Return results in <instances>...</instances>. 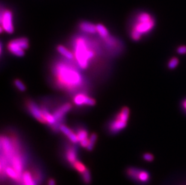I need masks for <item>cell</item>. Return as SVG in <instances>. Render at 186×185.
<instances>
[{
	"label": "cell",
	"mask_w": 186,
	"mask_h": 185,
	"mask_svg": "<svg viewBox=\"0 0 186 185\" xmlns=\"http://www.w3.org/2000/svg\"><path fill=\"white\" fill-rule=\"evenodd\" d=\"M130 115V110L127 107H124L121 111L118 113L116 117L119 119L124 121L125 122H128Z\"/></svg>",
	"instance_id": "17"
},
{
	"label": "cell",
	"mask_w": 186,
	"mask_h": 185,
	"mask_svg": "<svg viewBox=\"0 0 186 185\" xmlns=\"http://www.w3.org/2000/svg\"><path fill=\"white\" fill-rule=\"evenodd\" d=\"M80 29L85 33L95 34L97 33V25L88 21H82L79 25Z\"/></svg>",
	"instance_id": "12"
},
{
	"label": "cell",
	"mask_w": 186,
	"mask_h": 185,
	"mask_svg": "<svg viewBox=\"0 0 186 185\" xmlns=\"http://www.w3.org/2000/svg\"><path fill=\"white\" fill-rule=\"evenodd\" d=\"M182 107H183L184 110L186 111V100L184 101V102H182Z\"/></svg>",
	"instance_id": "29"
},
{
	"label": "cell",
	"mask_w": 186,
	"mask_h": 185,
	"mask_svg": "<svg viewBox=\"0 0 186 185\" xmlns=\"http://www.w3.org/2000/svg\"><path fill=\"white\" fill-rule=\"evenodd\" d=\"M57 50L62 56H63L66 59L68 60H72L74 58L73 52L68 50L63 45H58L57 48Z\"/></svg>",
	"instance_id": "13"
},
{
	"label": "cell",
	"mask_w": 186,
	"mask_h": 185,
	"mask_svg": "<svg viewBox=\"0 0 186 185\" xmlns=\"http://www.w3.org/2000/svg\"><path fill=\"white\" fill-rule=\"evenodd\" d=\"M82 181L86 184H89L91 181V176L90 171L86 169V170L82 172Z\"/></svg>",
	"instance_id": "22"
},
{
	"label": "cell",
	"mask_w": 186,
	"mask_h": 185,
	"mask_svg": "<svg viewBox=\"0 0 186 185\" xmlns=\"http://www.w3.org/2000/svg\"><path fill=\"white\" fill-rule=\"evenodd\" d=\"M127 173L130 178L141 183H146L149 180V174L147 171L136 168H130Z\"/></svg>",
	"instance_id": "6"
},
{
	"label": "cell",
	"mask_w": 186,
	"mask_h": 185,
	"mask_svg": "<svg viewBox=\"0 0 186 185\" xmlns=\"http://www.w3.org/2000/svg\"><path fill=\"white\" fill-rule=\"evenodd\" d=\"M127 123V122L122 121L116 117V119L113 120L109 126V131L113 134H117L126 127Z\"/></svg>",
	"instance_id": "11"
},
{
	"label": "cell",
	"mask_w": 186,
	"mask_h": 185,
	"mask_svg": "<svg viewBox=\"0 0 186 185\" xmlns=\"http://www.w3.org/2000/svg\"><path fill=\"white\" fill-rule=\"evenodd\" d=\"M8 48L10 52H11L12 54L16 57H21L24 55L25 50L23 49L19 45V43L16 42V39H14L9 43L8 45Z\"/></svg>",
	"instance_id": "10"
},
{
	"label": "cell",
	"mask_w": 186,
	"mask_h": 185,
	"mask_svg": "<svg viewBox=\"0 0 186 185\" xmlns=\"http://www.w3.org/2000/svg\"><path fill=\"white\" fill-rule=\"evenodd\" d=\"M0 22H1V32L3 30L8 34H12L14 32V27L13 22V13L10 10L1 9L0 15Z\"/></svg>",
	"instance_id": "4"
},
{
	"label": "cell",
	"mask_w": 186,
	"mask_h": 185,
	"mask_svg": "<svg viewBox=\"0 0 186 185\" xmlns=\"http://www.w3.org/2000/svg\"><path fill=\"white\" fill-rule=\"evenodd\" d=\"M74 145H68L65 148L64 155L68 163L72 165L77 160V150Z\"/></svg>",
	"instance_id": "9"
},
{
	"label": "cell",
	"mask_w": 186,
	"mask_h": 185,
	"mask_svg": "<svg viewBox=\"0 0 186 185\" xmlns=\"http://www.w3.org/2000/svg\"><path fill=\"white\" fill-rule=\"evenodd\" d=\"M72 166L76 169L79 172H80L81 174H82V172H84L86 170V168L85 167V166L81 163L80 162V161L78 160H76L72 165Z\"/></svg>",
	"instance_id": "20"
},
{
	"label": "cell",
	"mask_w": 186,
	"mask_h": 185,
	"mask_svg": "<svg viewBox=\"0 0 186 185\" xmlns=\"http://www.w3.org/2000/svg\"><path fill=\"white\" fill-rule=\"evenodd\" d=\"M54 74L58 85L68 91L77 90L83 85L82 75L71 63H57L54 67Z\"/></svg>",
	"instance_id": "1"
},
{
	"label": "cell",
	"mask_w": 186,
	"mask_h": 185,
	"mask_svg": "<svg viewBox=\"0 0 186 185\" xmlns=\"http://www.w3.org/2000/svg\"><path fill=\"white\" fill-rule=\"evenodd\" d=\"M73 45L74 55L78 66L81 69H87L96 55L92 43L83 37H78Z\"/></svg>",
	"instance_id": "2"
},
{
	"label": "cell",
	"mask_w": 186,
	"mask_h": 185,
	"mask_svg": "<svg viewBox=\"0 0 186 185\" xmlns=\"http://www.w3.org/2000/svg\"><path fill=\"white\" fill-rule=\"evenodd\" d=\"M154 18L149 13L142 12L136 17L131 31V37L134 41L140 40L145 34H148L155 27Z\"/></svg>",
	"instance_id": "3"
},
{
	"label": "cell",
	"mask_w": 186,
	"mask_h": 185,
	"mask_svg": "<svg viewBox=\"0 0 186 185\" xmlns=\"http://www.w3.org/2000/svg\"><path fill=\"white\" fill-rule=\"evenodd\" d=\"M72 105L70 103H65L57 108L52 113L55 120L56 125L52 128L54 131H57L60 129V126L64 120L66 114L71 110Z\"/></svg>",
	"instance_id": "5"
},
{
	"label": "cell",
	"mask_w": 186,
	"mask_h": 185,
	"mask_svg": "<svg viewBox=\"0 0 186 185\" xmlns=\"http://www.w3.org/2000/svg\"><path fill=\"white\" fill-rule=\"evenodd\" d=\"M178 64V60L176 58H172L169 62L168 67L170 69H174Z\"/></svg>",
	"instance_id": "24"
},
{
	"label": "cell",
	"mask_w": 186,
	"mask_h": 185,
	"mask_svg": "<svg viewBox=\"0 0 186 185\" xmlns=\"http://www.w3.org/2000/svg\"><path fill=\"white\" fill-rule=\"evenodd\" d=\"M16 87L21 91H24L26 90V85L23 84V82L20 79H16L14 82Z\"/></svg>",
	"instance_id": "23"
},
{
	"label": "cell",
	"mask_w": 186,
	"mask_h": 185,
	"mask_svg": "<svg viewBox=\"0 0 186 185\" xmlns=\"http://www.w3.org/2000/svg\"><path fill=\"white\" fill-rule=\"evenodd\" d=\"M5 172L8 176L14 180H19L20 179L21 175L16 171V170L14 169L13 167L7 166L5 168Z\"/></svg>",
	"instance_id": "15"
},
{
	"label": "cell",
	"mask_w": 186,
	"mask_h": 185,
	"mask_svg": "<svg viewBox=\"0 0 186 185\" xmlns=\"http://www.w3.org/2000/svg\"><path fill=\"white\" fill-rule=\"evenodd\" d=\"M74 104L78 107L86 105L92 107L96 104V101L94 99L90 98L84 93H78L74 98Z\"/></svg>",
	"instance_id": "8"
},
{
	"label": "cell",
	"mask_w": 186,
	"mask_h": 185,
	"mask_svg": "<svg viewBox=\"0 0 186 185\" xmlns=\"http://www.w3.org/2000/svg\"><path fill=\"white\" fill-rule=\"evenodd\" d=\"M106 45L109 47H113L115 46L117 44V42L115 38L113 37L112 36H109L108 37H107L106 39H104Z\"/></svg>",
	"instance_id": "21"
},
{
	"label": "cell",
	"mask_w": 186,
	"mask_h": 185,
	"mask_svg": "<svg viewBox=\"0 0 186 185\" xmlns=\"http://www.w3.org/2000/svg\"><path fill=\"white\" fill-rule=\"evenodd\" d=\"M48 185H56V183L54 179H50L48 181Z\"/></svg>",
	"instance_id": "28"
},
{
	"label": "cell",
	"mask_w": 186,
	"mask_h": 185,
	"mask_svg": "<svg viewBox=\"0 0 186 185\" xmlns=\"http://www.w3.org/2000/svg\"><path fill=\"white\" fill-rule=\"evenodd\" d=\"M24 185H36V180L29 171L24 172L22 175Z\"/></svg>",
	"instance_id": "14"
},
{
	"label": "cell",
	"mask_w": 186,
	"mask_h": 185,
	"mask_svg": "<svg viewBox=\"0 0 186 185\" xmlns=\"http://www.w3.org/2000/svg\"><path fill=\"white\" fill-rule=\"evenodd\" d=\"M97 139V135L95 134H92L90 136V137L88 138V145L87 147V149L88 150H92L94 148L95 144L96 142Z\"/></svg>",
	"instance_id": "19"
},
{
	"label": "cell",
	"mask_w": 186,
	"mask_h": 185,
	"mask_svg": "<svg viewBox=\"0 0 186 185\" xmlns=\"http://www.w3.org/2000/svg\"><path fill=\"white\" fill-rule=\"evenodd\" d=\"M143 157L144 160H146L148 162H151L154 159L153 155L150 154V153H145V154H144Z\"/></svg>",
	"instance_id": "25"
},
{
	"label": "cell",
	"mask_w": 186,
	"mask_h": 185,
	"mask_svg": "<svg viewBox=\"0 0 186 185\" xmlns=\"http://www.w3.org/2000/svg\"><path fill=\"white\" fill-rule=\"evenodd\" d=\"M97 33L103 40L106 39L110 36L108 30L103 24H100L97 25Z\"/></svg>",
	"instance_id": "16"
},
{
	"label": "cell",
	"mask_w": 186,
	"mask_h": 185,
	"mask_svg": "<svg viewBox=\"0 0 186 185\" xmlns=\"http://www.w3.org/2000/svg\"><path fill=\"white\" fill-rule=\"evenodd\" d=\"M27 108L30 113L39 122L46 124V120L44 117L42 109L40 108L34 102L29 101L27 104Z\"/></svg>",
	"instance_id": "7"
},
{
	"label": "cell",
	"mask_w": 186,
	"mask_h": 185,
	"mask_svg": "<svg viewBox=\"0 0 186 185\" xmlns=\"http://www.w3.org/2000/svg\"><path fill=\"white\" fill-rule=\"evenodd\" d=\"M80 145L82 147H84V148H87V145H88V139H84L81 141L80 142Z\"/></svg>",
	"instance_id": "27"
},
{
	"label": "cell",
	"mask_w": 186,
	"mask_h": 185,
	"mask_svg": "<svg viewBox=\"0 0 186 185\" xmlns=\"http://www.w3.org/2000/svg\"><path fill=\"white\" fill-rule=\"evenodd\" d=\"M76 134L77 135L79 142H80L84 139H87L88 133H87V131L84 129L82 128V129H78V131L76 132Z\"/></svg>",
	"instance_id": "18"
},
{
	"label": "cell",
	"mask_w": 186,
	"mask_h": 185,
	"mask_svg": "<svg viewBox=\"0 0 186 185\" xmlns=\"http://www.w3.org/2000/svg\"><path fill=\"white\" fill-rule=\"evenodd\" d=\"M177 52L180 54H184L186 53V46H181L179 47L177 49Z\"/></svg>",
	"instance_id": "26"
}]
</instances>
